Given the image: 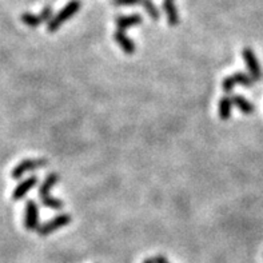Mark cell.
<instances>
[{
  "label": "cell",
  "instance_id": "obj_17",
  "mask_svg": "<svg viewBox=\"0 0 263 263\" xmlns=\"http://www.w3.org/2000/svg\"><path fill=\"white\" fill-rule=\"evenodd\" d=\"M154 262H155V263H170L169 260L166 259L163 255H156L155 258H154Z\"/></svg>",
  "mask_w": 263,
  "mask_h": 263
},
{
  "label": "cell",
  "instance_id": "obj_10",
  "mask_svg": "<svg viewBox=\"0 0 263 263\" xmlns=\"http://www.w3.org/2000/svg\"><path fill=\"white\" fill-rule=\"evenodd\" d=\"M114 39L115 42L119 44V47L123 50V52H125L126 55H132L134 52H135L136 50L135 44H134V42H132L131 39L125 34V31H120V30L116 31L114 35Z\"/></svg>",
  "mask_w": 263,
  "mask_h": 263
},
{
  "label": "cell",
  "instance_id": "obj_18",
  "mask_svg": "<svg viewBox=\"0 0 263 263\" xmlns=\"http://www.w3.org/2000/svg\"><path fill=\"white\" fill-rule=\"evenodd\" d=\"M143 263H155V262H154V259H151V258H147V259H145V262Z\"/></svg>",
  "mask_w": 263,
  "mask_h": 263
},
{
  "label": "cell",
  "instance_id": "obj_19",
  "mask_svg": "<svg viewBox=\"0 0 263 263\" xmlns=\"http://www.w3.org/2000/svg\"><path fill=\"white\" fill-rule=\"evenodd\" d=\"M163 2H171V3H174V0H163Z\"/></svg>",
  "mask_w": 263,
  "mask_h": 263
},
{
  "label": "cell",
  "instance_id": "obj_14",
  "mask_svg": "<svg viewBox=\"0 0 263 263\" xmlns=\"http://www.w3.org/2000/svg\"><path fill=\"white\" fill-rule=\"evenodd\" d=\"M163 8H165V12L167 15V22H169L170 26H178L179 15L174 3H171V2H163Z\"/></svg>",
  "mask_w": 263,
  "mask_h": 263
},
{
  "label": "cell",
  "instance_id": "obj_9",
  "mask_svg": "<svg viewBox=\"0 0 263 263\" xmlns=\"http://www.w3.org/2000/svg\"><path fill=\"white\" fill-rule=\"evenodd\" d=\"M37 183V176L36 175H31L30 178H27L26 180L21 182L16 186L12 191V199L14 200H21L23 199L24 196L27 195L31 190L34 189Z\"/></svg>",
  "mask_w": 263,
  "mask_h": 263
},
{
  "label": "cell",
  "instance_id": "obj_8",
  "mask_svg": "<svg viewBox=\"0 0 263 263\" xmlns=\"http://www.w3.org/2000/svg\"><path fill=\"white\" fill-rule=\"evenodd\" d=\"M52 10H51L50 7H46L44 10H42V12L39 15H34V14H28V12H26V14L22 15V22H23L26 26H28V27H37V26H41L42 23H44V22H50L51 19H52Z\"/></svg>",
  "mask_w": 263,
  "mask_h": 263
},
{
  "label": "cell",
  "instance_id": "obj_6",
  "mask_svg": "<svg viewBox=\"0 0 263 263\" xmlns=\"http://www.w3.org/2000/svg\"><path fill=\"white\" fill-rule=\"evenodd\" d=\"M242 56L246 62V66L249 68L250 75L253 76V79L258 80L262 76V68H260L259 60H258V57H256L255 52H254L253 48L250 47H245L242 50Z\"/></svg>",
  "mask_w": 263,
  "mask_h": 263
},
{
  "label": "cell",
  "instance_id": "obj_13",
  "mask_svg": "<svg viewBox=\"0 0 263 263\" xmlns=\"http://www.w3.org/2000/svg\"><path fill=\"white\" fill-rule=\"evenodd\" d=\"M233 105L235 106L239 111H242L243 114H253L254 112V106L253 103L250 100H247L245 96H242V95H234L233 98Z\"/></svg>",
  "mask_w": 263,
  "mask_h": 263
},
{
  "label": "cell",
  "instance_id": "obj_16",
  "mask_svg": "<svg viewBox=\"0 0 263 263\" xmlns=\"http://www.w3.org/2000/svg\"><path fill=\"white\" fill-rule=\"evenodd\" d=\"M114 4L116 6H136V4H142V0H114Z\"/></svg>",
  "mask_w": 263,
  "mask_h": 263
},
{
  "label": "cell",
  "instance_id": "obj_2",
  "mask_svg": "<svg viewBox=\"0 0 263 263\" xmlns=\"http://www.w3.org/2000/svg\"><path fill=\"white\" fill-rule=\"evenodd\" d=\"M79 10H80V2H79V0H71L66 7L62 8V10L59 11V14H57L56 16L52 17V19L48 22V32H51V34H52V32H56V31L60 28L62 24H64L70 17L74 16Z\"/></svg>",
  "mask_w": 263,
  "mask_h": 263
},
{
  "label": "cell",
  "instance_id": "obj_12",
  "mask_svg": "<svg viewBox=\"0 0 263 263\" xmlns=\"http://www.w3.org/2000/svg\"><path fill=\"white\" fill-rule=\"evenodd\" d=\"M231 110H233V99L230 96H223L219 100V106H218V114L222 120H229L231 116Z\"/></svg>",
  "mask_w": 263,
  "mask_h": 263
},
{
  "label": "cell",
  "instance_id": "obj_1",
  "mask_svg": "<svg viewBox=\"0 0 263 263\" xmlns=\"http://www.w3.org/2000/svg\"><path fill=\"white\" fill-rule=\"evenodd\" d=\"M57 180H59V175L52 172V174L47 175V178L44 179L42 186L39 187V198L42 199V203L46 207H50L52 210H62L64 207V203L60 199L50 195V191L56 185Z\"/></svg>",
  "mask_w": 263,
  "mask_h": 263
},
{
  "label": "cell",
  "instance_id": "obj_7",
  "mask_svg": "<svg viewBox=\"0 0 263 263\" xmlns=\"http://www.w3.org/2000/svg\"><path fill=\"white\" fill-rule=\"evenodd\" d=\"M24 227L27 230H36L39 227V210L34 199L26 203V214H24Z\"/></svg>",
  "mask_w": 263,
  "mask_h": 263
},
{
  "label": "cell",
  "instance_id": "obj_5",
  "mask_svg": "<svg viewBox=\"0 0 263 263\" xmlns=\"http://www.w3.org/2000/svg\"><path fill=\"white\" fill-rule=\"evenodd\" d=\"M253 82L254 79L251 75L239 71L223 79L222 88L225 92H231L234 90V87L238 85L243 86V87H251V86H253Z\"/></svg>",
  "mask_w": 263,
  "mask_h": 263
},
{
  "label": "cell",
  "instance_id": "obj_3",
  "mask_svg": "<svg viewBox=\"0 0 263 263\" xmlns=\"http://www.w3.org/2000/svg\"><path fill=\"white\" fill-rule=\"evenodd\" d=\"M70 223H71V215L70 214H59L55 218L47 220L42 226L37 227V234L41 236H48L50 234L56 231V230L68 226Z\"/></svg>",
  "mask_w": 263,
  "mask_h": 263
},
{
  "label": "cell",
  "instance_id": "obj_11",
  "mask_svg": "<svg viewBox=\"0 0 263 263\" xmlns=\"http://www.w3.org/2000/svg\"><path fill=\"white\" fill-rule=\"evenodd\" d=\"M142 16L139 14H134V15H128V16H119L116 17V26L120 31H126L128 30L130 27H134V26H138V24L142 23Z\"/></svg>",
  "mask_w": 263,
  "mask_h": 263
},
{
  "label": "cell",
  "instance_id": "obj_4",
  "mask_svg": "<svg viewBox=\"0 0 263 263\" xmlns=\"http://www.w3.org/2000/svg\"><path fill=\"white\" fill-rule=\"evenodd\" d=\"M48 165V160L46 158H35V159H24L19 165L12 170L11 176L14 179H21L22 176L26 175L27 172L34 171V170L46 167Z\"/></svg>",
  "mask_w": 263,
  "mask_h": 263
},
{
  "label": "cell",
  "instance_id": "obj_15",
  "mask_svg": "<svg viewBox=\"0 0 263 263\" xmlns=\"http://www.w3.org/2000/svg\"><path fill=\"white\" fill-rule=\"evenodd\" d=\"M142 6L145 7V10L147 11V14H149L154 21H158L160 14H159V10L155 7V4L152 3L151 0H142Z\"/></svg>",
  "mask_w": 263,
  "mask_h": 263
}]
</instances>
